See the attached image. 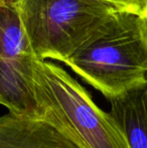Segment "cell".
I'll use <instances>...</instances> for the list:
<instances>
[{
  "instance_id": "obj_5",
  "label": "cell",
  "mask_w": 147,
  "mask_h": 148,
  "mask_svg": "<svg viewBox=\"0 0 147 148\" xmlns=\"http://www.w3.org/2000/svg\"><path fill=\"white\" fill-rule=\"evenodd\" d=\"M0 148H86L51 115L34 119L8 112L0 116Z\"/></svg>"
},
{
  "instance_id": "obj_3",
  "label": "cell",
  "mask_w": 147,
  "mask_h": 148,
  "mask_svg": "<svg viewBox=\"0 0 147 148\" xmlns=\"http://www.w3.org/2000/svg\"><path fill=\"white\" fill-rule=\"evenodd\" d=\"M15 7L36 57L64 64L116 11L99 0H15Z\"/></svg>"
},
{
  "instance_id": "obj_4",
  "label": "cell",
  "mask_w": 147,
  "mask_h": 148,
  "mask_svg": "<svg viewBox=\"0 0 147 148\" xmlns=\"http://www.w3.org/2000/svg\"><path fill=\"white\" fill-rule=\"evenodd\" d=\"M34 51L15 0H0V105L20 116L43 119L34 86Z\"/></svg>"
},
{
  "instance_id": "obj_7",
  "label": "cell",
  "mask_w": 147,
  "mask_h": 148,
  "mask_svg": "<svg viewBox=\"0 0 147 148\" xmlns=\"http://www.w3.org/2000/svg\"><path fill=\"white\" fill-rule=\"evenodd\" d=\"M111 6L116 11L127 12L136 16H142L147 8V0H99Z\"/></svg>"
},
{
  "instance_id": "obj_2",
  "label": "cell",
  "mask_w": 147,
  "mask_h": 148,
  "mask_svg": "<svg viewBox=\"0 0 147 148\" xmlns=\"http://www.w3.org/2000/svg\"><path fill=\"white\" fill-rule=\"evenodd\" d=\"M34 86L37 102L86 148H129L109 112L63 68L36 58Z\"/></svg>"
},
{
  "instance_id": "obj_1",
  "label": "cell",
  "mask_w": 147,
  "mask_h": 148,
  "mask_svg": "<svg viewBox=\"0 0 147 148\" xmlns=\"http://www.w3.org/2000/svg\"><path fill=\"white\" fill-rule=\"evenodd\" d=\"M65 64L108 101L147 86V47L138 16L114 11Z\"/></svg>"
},
{
  "instance_id": "obj_6",
  "label": "cell",
  "mask_w": 147,
  "mask_h": 148,
  "mask_svg": "<svg viewBox=\"0 0 147 148\" xmlns=\"http://www.w3.org/2000/svg\"><path fill=\"white\" fill-rule=\"evenodd\" d=\"M109 114L129 148H147V86L109 100Z\"/></svg>"
},
{
  "instance_id": "obj_8",
  "label": "cell",
  "mask_w": 147,
  "mask_h": 148,
  "mask_svg": "<svg viewBox=\"0 0 147 148\" xmlns=\"http://www.w3.org/2000/svg\"><path fill=\"white\" fill-rule=\"evenodd\" d=\"M138 22H139V29L141 33L142 40L147 47V8L142 16H138Z\"/></svg>"
}]
</instances>
